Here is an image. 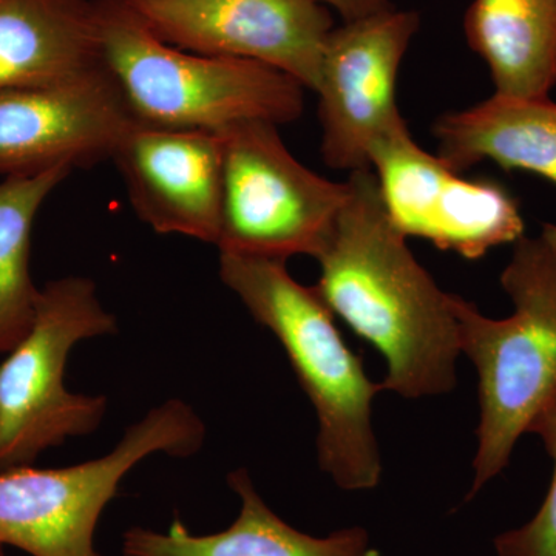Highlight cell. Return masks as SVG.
Here are the masks:
<instances>
[{
  "instance_id": "7",
  "label": "cell",
  "mask_w": 556,
  "mask_h": 556,
  "mask_svg": "<svg viewBox=\"0 0 556 556\" xmlns=\"http://www.w3.org/2000/svg\"><path fill=\"white\" fill-rule=\"evenodd\" d=\"M223 206L219 252L316 258L325 248L350 185L320 177L287 148L278 126L249 121L222 131Z\"/></svg>"
},
{
  "instance_id": "18",
  "label": "cell",
  "mask_w": 556,
  "mask_h": 556,
  "mask_svg": "<svg viewBox=\"0 0 556 556\" xmlns=\"http://www.w3.org/2000/svg\"><path fill=\"white\" fill-rule=\"evenodd\" d=\"M527 433L536 434L543 441L554 460V475L535 517L495 538L497 556H556V393L538 413Z\"/></svg>"
},
{
  "instance_id": "17",
  "label": "cell",
  "mask_w": 556,
  "mask_h": 556,
  "mask_svg": "<svg viewBox=\"0 0 556 556\" xmlns=\"http://www.w3.org/2000/svg\"><path fill=\"white\" fill-rule=\"evenodd\" d=\"M72 172L56 167L0 181V354L31 328L40 289L30 274L33 226L40 206Z\"/></svg>"
},
{
  "instance_id": "19",
  "label": "cell",
  "mask_w": 556,
  "mask_h": 556,
  "mask_svg": "<svg viewBox=\"0 0 556 556\" xmlns=\"http://www.w3.org/2000/svg\"><path fill=\"white\" fill-rule=\"evenodd\" d=\"M316 2L338 13L342 22L361 20L393 7L391 0H316Z\"/></svg>"
},
{
  "instance_id": "9",
  "label": "cell",
  "mask_w": 556,
  "mask_h": 556,
  "mask_svg": "<svg viewBox=\"0 0 556 556\" xmlns=\"http://www.w3.org/2000/svg\"><path fill=\"white\" fill-rule=\"evenodd\" d=\"M419 28V13L390 7L342 22L329 35L314 93L321 159L331 169H369L376 142L407 124L397 105V78Z\"/></svg>"
},
{
  "instance_id": "13",
  "label": "cell",
  "mask_w": 556,
  "mask_h": 556,
  "mask_svg": "<svg viewBox=\"0 0 556 556\" xmlns=\"http://www.w3.org/2000/svg\"><path fill=\"white\" fill-rule=\"evenodd\" d=\"M228 484L241 501L229 529L195 535L178 519L164 532L131 527L123 535V556H379L362 527L320 538L289 526L258 495L247 468L230 471Z\"/></svg>"
},
{
  "instance_id": "1",
  "label": "cell",
  "mask_w": 556,
  "mask_h": 556,
  "mask_svg": "<svg viewBox=\"0 0 556 556\" xmlns=\"http://www.w3.org/2000/svg\"><path fill=\"white\" fill-rule=\"evenodd\" d=\"M350 197L316 260L318 295L382 354V387L417 399L456 386L457 295L438 287L391 222L371 169L348 174Z\"/></svg>"
},
{
  "instance_id": "20",
  "label": "cell",
  "mask_w": 556,
  "mask_h": 556,
  "mask_svg": "<svg viewBox=\"0 0 556 556\" xmlns=\"http://www.w3.org/2000/svg\"><path fill=\"white\" fill-rule=\"evenodd\" d=\"M0 556H5V552H3V547L0 546Z\"/></svg>"
},
{
  "instance_id": "12",
  "label": "cell",
  "mask_w": 556,
  "mask_h": 556,
  "mask_svg": "<svg viewBox=\"0 0 556 556\" xmlns=\"http://www.w3.org/2000/svg\"><path fill=\"white\" fill-rule=\"evenodd\" d=\"M131 208L161 236L217 247L222 228L223 139L215 131L137 123L112 156Z\"/></svg>"
},
{
  "instance_id": "11",
  "label": "cell",
  "mask_w": 556,
  "mask_h": 556,
  "mask_svg": "<svg viewBox=\"0 0 556 556\" xmlns=\"http://www.w3.org/2000/svg\"><path fill=\"white\" fill-rule=\"evenodd\" d=\"M139 123L109 68L0 93V174L89 169Z\"/></svg>"
},
{
  "instance_id": "4",
  "label": "cell",
  "mask_w": 556,
  "mask_h": 556,
  "mask_svg": "<svg viewBox=\"0 0 556 556\" xmlns=\"http://www.w3.org/2000/svg\"><path fill=\"white\" fill-rule=\"evenodd\" d=\"M104 64L135 118L222 134L249 121L300 119L305 89L258 62L204 56L156 38L127 0H97Z\"/></svg>"
},
{
  "instance_id": "15",
  "label": "cell",
  "mask_w": 556,
  "mask_h": 556,
  "mask_svg": "<svg viewBox=\"0 0 556 556\" xmlns=\"http://www.w3.org/2000/svg\"><path fill=\"white\" fill-rule=\"evenodd\" d=\"M438 156L457 174L481 163L527 172L556 186V102L493 93L433 123Z\"/></svg>"
},
{
  "instance_id": "3",
  "label": "cell",
  "mask_w": 556,
  "mask_h": 556,
  "mask_svg": "<svg viewBox=\"0 0 556 556\" xmlns=\"http://www.w3.org/2000/svg\"><path fill=\"white\" fill-rule=\"evenodd\" d=\"M501 287L514 313L484 316L457 295L460 353L478 371V450L467 500L510 463L511 453L556 393V225L515 241Z\"/></svg>"
},
{
  "instance_id": "10",
  "label": "cell",
  "mask_w": 556,
  "mask_h": 556,
  "mask_svg": "<svg viewBox=\"0 0 556 556\" xmlns=\"http://www.w3.org/2000/svg\"><path fill=\"white\" fill-rule=\"evenodd\" d=\"M156 38L204 56L258 62L316 91L336 22L316 0H127Z\"/></svg>"
},
{
  "instance_id": "16",
  "label": "cell",
  "mask_w": 556,
  "mask_h": 556,
  "mask_svg": "<svg viewBox=\"0 0 556 556\" xmlns=\"http://www.w3.org/2000/svg\"><path fill=\"white\" fill-rule=\"evenodd\" d=\"M464 33L489 67L495 94L551 98L556 87V0H473Z\"/></svg>"
},
{
  "instance_id": "8",
  "label": "cell",
  "mask_w": 556,
  "mask_h": 556,
  "mask_svg": "<svg viewBox=\"0 0 556 556\" xmlns=\"http://www.w3.org/2000/svg\"><path fill=\"white\" fill-rule=\"evenodd\" d=\"M369 169L391 222L407 239L479 260L526 236L521 207L510 190L450 169L417 144L408 124L376 142Z\"/></svg>"
},
{
  "instance_id": "6",
  "label": "cell",
  "mask_w": 556,
  "mask_h": 556,
  "mask_svg": "<svg viewBox=\"0 0 556 556\" xmlns=\"http://www.w3.org/2000/svg\"><path fill=\"white\" fill-rule=\"evenodd\" d=\"M116 331L90 278L39 289L31 328L0 364V471L31 466L46 450L100 428L108 399L68 391L65 367L79 342Z\"/></svg>"
},
{
  "instance_id": "5",
  "label": "cell",
  "mask_w": 556,
  "mask_h": 556,
  "mask_svg": "<svg viewBox=\"0 0 556 556\" xmlns=\"http://www.w3.org/2000/svg\"><path fill=\"white\" fill-rule=\"evenodd\" d=\"M206 426L181 399H169L131 424L108 455L62 468L0 471V546L31 556H102L98 522L121 482L149 456L195 455Z\"/></svg>"
},
{
  "instance_id": "14",
  "label": "cell",
  "mask_w": 556,
  "mask_h": 556,
  "mask_svg": "<svg viewBox=\"0 0 556 556\" xmlns=\"http://www.w3.org/2000/svg\"><path fill=\"white\" fill-rule=\"evenodd\" d=\"M104 65L97 0H0V93Z\"/></svg>"
},
{
  "instance_id": "2",
  "label": "cell",
  "mask_w": 556,
  "mask_h": 556,
  "mask_svg": "<svg viewBox=\"0 0 556 556\" xmlns=\"http://www.w3.org/2000/svg\"><path fill=\"white\" fill-rule=\"evenodd\" d=\"M218 273L251 316L276 336L317 413L321 471L348 492L375 489L382 463L372 401L383 390L346 345L334 314L314 287L292 278L287 262L219 252Z\"/></svg>"
}]
</instances>
